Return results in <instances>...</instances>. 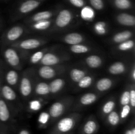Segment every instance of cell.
<instances>
[{
    "label": "cell",
    "mask_w": 135,
    "mask_h": 134,
    "mask_svg": "<svg viewBox=\"0 0 135 134\" xmlns=\"http://www.w3.org/2000/svg\"><path fill=\"white\" fill-rule=\"evenodd\" d=\"M26 54L11 45L5 47L3 51V56L7 64L10 68L17 70H19L22 68L24 56Z\"/></svg>",
    "instance_id": "cell-4"
},
{
    "label": "cell",
    "mask_w": 135,
    "mask_h": 134,
    "mask_svg": "<svg viewBox=\"0 0 135 134\" xmlns=\"http://www.w3.org/2000/svg\"><path fill=\"white\" fill-rule=\"evenodd\" d=\"M13 110L0 96V129L2 134H8L13 122Z\"/></svg>",
    "instance_id": "cell-5"
},
{
    "label": "cell",
    "mask_w": 135,
    "mask_h": 134,
    "mask_svg": "<svg viewBox=\"0 0 135 134\" xmlns=\"http://www.w3.org/2000/svg\"><path fill=\"white\" fill-rule=\"evenodd\" d=\"M26 32V29L21 25H15L7 30L3 35L2 42L3 44L10 45L12 43L17 42L20 38L23 36Z\"/></svg>",
    "instance_id": "cell-9"
},
{
    "label": "cell",
    "mask_w": 135,
    "mask_h": 134,
    "mask_svg": "<svg viewBox=\"0 0 135 134\" xmlns=\"http://www.w3.org/2000/svg\"><path fill=\"white\" fill-rule=\"evenodd\" d=\"M70 134H73V133H70Z\"/></svg>",
    "instance_id": "cell-49"
},
{
    "label": "cell",
    "mask_w": 135,
    "mask_h": 134,
    "mask_svg": "<svg viewBox=\"0 0 135 134\" xmlns=\"http://www.w3.org/2000/svg\"><path fill=\"white\" fill-rule=\"evenodd\" d=\"M120 105L121 106H124V105H129V102H130V90H126L123 91L122 93V94L121 95V97H120V100H119Z\"/></svg>",
    "instance_id": "cell-38"
},
{
    "label": "cell",
    "mask_w": 135,
    "mask_h": 134,
    "mask_svg": "<svg viewBox=\"0 0 135 134\" xmlns=\"http://www.w3.org/2000/svg\"><path fill=\"white\" fill-rule=\"evenodd\" d=\"M130 106L131 107L132 110L134 112V107H135V90L134 87L131 88L130 89Z\"/></svg>",
    "instance_id": "cell-41"
},
{
    "label": "cell",
    "mask_w": 135,
    "mask_h": 134,
    "mask_svg": "<svg viewBox=\"0 0 135 134\" xmlns=\"http://www.w3.org/2000/svg\"><path fill=\"white\" fill-rule=\"evenodd\" d=\"M69 56L67 55L49 51L44 55L40 64L42 66H56L69 60Z\"/></svg>",
    "instance_id": "cell-10"
},
{
    "label": "cell",
    "mask_w": 135,
    "mask_h": 134,
    "mask_svg": "<svg viewBox=\"0 0 135 134\" xmlns=\"http://www.w3.org/2000/svg\"><path fill=\"white\" fill-rule=\"evenodd\" d=\"M131 106L129 105L123 106L121 113L119 114L121 120H125V119H127V118L129 116V114L131 112Z\"/></svg>",
    "instance_id": "cell-39"
},
{
    "label": "cell",
    "mask_w": 135,
    "mask_h": 134,
    "mask_svg": "<svg viewBox=\"0 0 135 134\" xmlns=\"http://www.w3.org/2000/svg\"><path fill=\"white\" fill-rule=\"evenodd\" d=\"M99 99L98 94L93 92H88L80 96L79 99V106L80 107H86L93 105Z\"/></svg>",
    "instance_id": "cell-16"
},
{
    "label": "cell",
    "mask_w": 135,
    "mask_h": 134,
    "mask_svg": "<svg viewBox=\"0 0 135 134\" xmlns=\"http://www.w3.org/2000/svg\"><path fill=\"white\" fill-rule=\"evenodd\" d=\"M116 106V102L115 100L113 99H109L107 101L104 105L102 106L101 109V113L102 115L106 117L107 115L112 112V111L115 110V108Z\"/></svg>",
    "instance_id": "cell-33"
},
{
    "label": "cell",
    "mask_w": 135,
    "mask_h": 134,
    "mask_svg": "<svg viewBox=\"0 0 135 134\" xmlns=\"http://www.w3.org/2000/svg\"><path fill=\"white\" fill-rule=\"evenodd\" d=\"M0 134H2V132H1V129H0Z\"/></svg>",
    "instance_id": "cell-47"
},
{
    "label": "cell",
    "mask_w": 135,
    "mask_h": 134,
    "mask_svg": "<svg viewBox=\"0 0 135 134\" xmlns=\"http://www.w3.org/2000/svg\"><path fill=\"white\" fill-rule=\"evenodd\" d=\"M18 134H31L30 131L26 128H22L20 130V131L18 132Z\"/></svg>",
    "instance_id": "cell-44"
},
{
    "label": "cell",
    "mask_w": 135,
    "mask_h": 134,
    "mask_svg": "<svg viewBox=\"0 0 135 134\" xmlns=\"http://www.w3.org/2000/svg\"><path fill=\"white\" fill-rule=\"evenodd\" d=\"M51 48H43L42 49H40L38 51H36L34 53L32 54L29 57V63L32 64H36L40 63L42 59L43 58L44 55L50 51Z\"/></svg>",
    "instance_id": "cell-27"
},
{
    "label": "cell",
    "mask_w": 135,
    "mask_h": 134,
    "mask_svg": "<svg viewBox=\"0 0 135 134\" xmlns=\"http://www.w3.org/2000/svg\"><path fill=\"white\" fill-rule=\"evenodd\" d=\"M4 68L3 63L1 60H0V89H1V85L4 82Z\"/></svg>",
    "instance_id": "cell-43"
},
{
    "label": "cell",
    "mask_w": 135,
    "mask_h": 134,
    "mask_svg": "<svg viewBox=\"0 0 135 134\" xmlns=\"http://www.w3.org/2000/svg\"><path fill=\"white\" fill-rule=\"evenodd\" d=\"M100 129V124L94 116H90L83 123L79 134H96Z\"/></svg>",
    "instance_id": "cell-12"
},
{
    "label": "cell",
    "mask_w": 135,
    "mask_h": 134,
    "mask_svg": "<svg viewBox=\"0 0 135 134\" xmlns=\"http://www.w3.org/2000/svg\"><path fill=\"white\" fill-rule=\"evenodd\" d=\"M74 16L69 9H62L58 13L55 20L52 24L53 30H63L69 26L73 20Z\"/></svg>",
    "instance_id": "cell-8"
},
{
    "label": "cell",
    "mask_w": 135,
    "mask_h": 134,
    "mask_svg": "<svg viewBox=\"0 0 135 134\" xmlns=\"http://www.w3.org/2000/svg\"><path fill=\"white\" fill-rule=\"evenodd\" d=\"M127 65L121 61H116L112 63L108 68V71L110 74L121 75L127 72Z\"/></svg>",
    "instance_id": "cell-21"
},
{
    "label": "cell",
    "mask_w": 135,
    "mask_h": 134,
    "mask_svg": "<svg viewBox=\"0 0 135 134\" xmlns=\"http://www.w3.org/2000/svg\"><path fill=\"white\" fill-rule=\"evenodd\" d=\"M87 74V71L80 68H72L69 72V77L72 81L77 84L84 76Z\"/></svg>",
    "instance_id": "cell-28"
},
{
    "label": "cell",
    "mask_w": 135,
    "mask_h": 134,
    "mask_svg": "<svg viewBox=\"0 0 135 134\" xmlns=\"http://www.w3.org/2000/svg\"><path fill=\"white\" fill-rule=\"evenodd\" d=\"M47 42V39L44 38H28L23 40L18 41L12 43L10 45L17 49L23 53H28L30 51H33L42 47Z\"/></svg>",
    "instance_id": "cell-6"
},
{
    "label": "cell",
    "mask_w": 135,
    "mask_h": 134,
    "mask_svg": "<svg viewBox=\"0 0 135 134\" xmlns=\"http://www.w3.org/2000/svg\"><path fill=\"white\" fill-rule=\"evenodd\" d=\"M35 1H42V0H35Z\"/></svg>",
    "instance_id": "cell-48"
},
{
    "label": "cell",
    "mask_w": 135,
    "mask_h": 134,
    "mask_svg": "<svg viewBox=\"0 0 135 134\" xmlns=\"http://www.w3.org/2000/svg\"><path fill=\"white\" fill-rule=\"evenodd\" d=\"M124 134H133L131 132V128L127 129V130L125 131Z\"/></svg>",
    "instance_id": "cell-46"
},
{
    "label": "cell",
    "mask_w": 135,
    "mask_h": 134,
    "mask_svg": "<svg viewBox=\"0 0 135 134\" xmlns=\"http://www.w3.org/2000/svg\"><path fill=\"white\" fill-rule=\"evenodd\" d=\"M40 5V3L38 1L35 0H27L26 1H24L18 8V12L20 14H26L30 12L35 10L36 8L39 7Z\"/></svg>",
    "instance_id": "cell-20"
},
{
    "label": "cell",
    "mask_w": 135,
    "mask_h": 134,
    "mask_svg": "<svg viewBox=\"0 0 135 134\" xmlns=\"http://www.w3.org/2000/svg\"><path fill=\"white\" fill-rule=\"evenodd\" d=\"M33 93L34 95L40 97H45L50 95V86L48 83L46 81H36L34 84Z\"/></svg>",
    "instance_id": "cell-15"
},
{
    "label": "cell",
    "mask_w": 135,
    "mask_h": 134,
    "mask_svg": "<svg viewBox=\"0 0 135 134\" xmlns=\"http://www.w3.org/2000/svg\"><path fill=\"white\" fill-rule=\"evenodd\" d=\"M114 81L109 78H102L96 83V89L100 93H104L112 89Z\"/></svg>",
    "instance_id": "cell-19"
},
{
    "label": "cell",
    "mask_w": 135,
    "mask_h": 134,
    "mask_svg": "<svg viewBox=\"0 0 135 134\" xmlns=\"http://www.w3.org/2000/svg\"><path fill=\"white\" fill-rule=\"evenodd\" d=\"M114 5L117 9L121 10H127L132 7L131 1L130 0H115Z\"/></svg>",
    "instance_id": "cell-37"
},
{
    "label": "cell",
    "mask_w": 135,
    "mask_h": 134,
    "mask_svg": "<svg viewBox=\"0 0 135 134\" xmlns=\"http://www.w3.org/2000/svg\"><path fill=\"white\" fill-rule=\"evenodd\" d=\"M69 2L71 3V5L77 8L83 7L85 4L84 0H69Z\"/></svg>",
    "instance_id": "cell-42"
},
{
    "label": "cell",
    "mask_w": 135,
    "mask_h": 134,
    "mask_svg": "<svg viewBox=\"0 0 135 134\" xmlns=\"http://www.w3.org/2000/svg\"><path fill=\"white\" fill-rule=\"evenodd\" d=\"M84 63L89 68L96 69L100 68L102 66L104 62L102 58L100 56L97 55H92L86 58Z\"/></svg>",
    "instance_id": "cell-23"
},
{
    "label": "cell",
    "mask_w": 135,
    "mask_h": 134,
    "mask_svg": "<svg viewBox=\"0 0 135 134\" xmlns=\"http://www.w3.org/2000/svg\"><path fill=\"white\" fill-rule=\"evenodd\" d=\"M131 78L133 81L135 80V68L134 66H133V70H132V72H131Z\"/></svg>",
    "instance_id": "cell-45"
},
{
    "label": "cell",
    "mask_w": 135,
    "mask_h": 134,
    "mask_svg": "<svg viewBox=\"0 0 135 134\" xmlns=\"http://www.w3.org/2000/svg\"><path fill=\"white\" fill-rule=\"evenodd\" d=\"M44 105V102L42 99H34L30 100L28 102V109L32 112H35L42 109Z\"/></svg>",
    "instance_id": "cell-32"
},
{
    "label": "cell",
    "mask_w": 135,
    "mask_h": 134,
    "mask_svg": "<svg viewBox=\"0 0 135 134\" xmlns=\"http://www.w3.org/2000/svg\"><path fill=\"white\" fill-rule=\"evenodd\" d=\"M90 3L92 7L96 10L101 11L104 8V3L103 0H90Z\"/></svg>",
    "instance_id": "cell-40"
},
{
    "label": "cell",
    "mask_w": 135,
    "mask_h": 134,
    "mask_svg": "<svg viewBox=\"0 0 135 134\" xmlns=\"http://www.w3.org/2000/svg\"><path fill=\"white\" fill-rule=\"evenodd\" d=\"M69 50L71 53L75 54H85L89 53L92 50L90 47L86 45L79 43V44L71 45Z\"/></svg>",
    "instance_id": "cell-30"
},
{
    "label": "cell",
    "mask_w": 135,
    "mask_h": 134,
    "mask_svg": "<svg viewBox=\"0 0 135 134\" xmlns=\"http://www.w3.org/2000/svg\"><path fill=\"white\" fill-rule=\"evenodd\" d=\"M66 85V81L62 78H54L49 83L50 95H57L61 91Z\"/></svg>",
    "instance_id": "cell-17"
},
{
    "label": "cell",
    "mask_w": 135,
    "mask_h": 134,
    "mask_svg": "<svg viewBox=\"0 0 135 134\" xmlns=\"http://www.w3.org/2000/svg\"><path fill=\"white\" fill-rule=\"evenodd\" d=\"M50 114L47 111H43L40 113L38 118V123L40 127H46L49 123H50Z\"/></svg>",
    "instance_id": "cell-35"
},
{
    "label": "cell",
    "mask_w": 135,
    "mask_h": 134,
    "mask_svg": "<svg viewBox=\"0 0 135 134\" xmlns=\"http://www.w3.org/2000/svg\"><path fill=\"white\" fill-rule=\"evenodd\" d=\"M96 16L94 10L92 7L84 6L80 11V17L82 19L86 22H92Z\"/></svg>",
    "instance_id": "cell-26"
},
{
    "label": "cell",
    "mask_w": 135,
    "mask_h": 134,
    "mask_svg": "<svg viewBox=\"0 0 135 134\" xmlns=\"http://www.w3.org/2000/svg\"><path fill=\"white\" fill-rule=\"evenodd\" d=\"M134 47V42L133 39H130L125 42L117 44V49L121 52H127L133 49Z\"/></svg>",
    "instance_id": "cell-36"
},
{
    "label": "cell",
    "mask_w": 135,
    "mask_h": 134,
    "mask_svg": "<svg viewBox=\"0 0 135 134\" xmlns=\"http://www.w3.org/2000/svg\"><path fill=\"white\" fill-rule=\"evenodd\" d=\"M67 70L63 64L56 66H41L37 71L38 76L43 80H53Z\"/></svg>",
    "instance_id": "cell-7"
},
{
    "label": "cell",
    "mask_w": 135,
    "mask_h": 134,
    "mask_svg": "<svg viewBox=\"0 0 135 134\" xmlns=\"http://www.w3.org/2000/svg\"><path fill=\"white\" fill-rule=\"evenodd\" d=\"M93 30L97 35H105L108 32V24L104 21H98L94 24L93 26Z\"/></svg>",
    "instance_id": "cell-31"
},
{
    "label": "cell",
    "mask_w": 135,
    "mask_h": 134,
    "mask_svg": "<svg viewBox=\"0 0 135 134\" xmlns=\"http://www.w3.org/2000/svg\"><path fill=\"white\" fill-rule=\"evenodd\" d=\"M121 121L119 114L115 110L106 116V122L111 127H117L121 123Z\"/></svg>",
    "instance_id": "cell-29"
},
{
    "label": "cell",
    "mask_w": 135,
    "mask_h": 134,
    "mask_svg": "<svg viewBox=\"0 0 135 134\" xmlns=\"http://www.w3.org/2000/svg\"><path fill=\"white\" fill-rule=\"evenodd\" d=\"M84 40H85V38L84 35L78 32L69 33V34H65L61 39L62 42L69 45L83 43Z\"/></svg>",
    "instance_id": "cell-14"
},
{
    "label": "cell",
    "mask_w": 135,
    "mask_h": 134,
    "mask_svg": "<svg viewBox=\"0 0 135 134\" xmlns=\"http://www.w3.org/2000/svg\"><path fill=\"white\" fill-rule=\"evenodd\" d=\"M35 83V72L33 69L28 68L22 72L20 77L18 90L24 99L26 100L31 97Z\"/></svg>",
    "instance_id": "cell-2"
},
{
    "label": "cell",
    "mask_w": 135,
    "mask_h": 134,
    "mask_svg": "<svg viewBox=\"0 0 135 134\" xmlns=\"http://www.w3.org/2000/svg\"><path fill=\"white\" fill-rule=\"evenodd\" d=\"M0 96L9 104L13 110V105L18 101V97L15 90L3 82L0 89Z\"/></svg>",
    "instance_id": "cell-11"
},
{
    "label": "cell",
    "mask_w": 135,
    "mask_h": 134,
    "mask_svg": "<svg viewBox=\"0 0 135 134\" xmlns=\"http://www.w3.org/2000/svg\"><path fill=\"white\" fill-rule=\"evenodd\" d=\"M74 103V98L71 97H66L53 102L48 109L50 114V123L57 122L59 118L63 117L67 111L71 109Z\"/></svg>",
    "instance_id": "cell-3"
},
{
    "label": "cell",
    "mask_w": 135,
    "mask_h": 134,
    "mask_svg": "<svg viewBox=\"0 0 135 134\" xmlns=\"http://www.w3.org/2000/svg\"><path fill=\"white\" fill-rule=\"evenodd\" d=\"M93 83L94 76L86 74L77 83V86L80 89H86L90 87Z\"/></svg>",
    "instance_id": "cell-34"
},
{
    "label": "cell",
    "mask_w": 135,
    "mask_h": 134,
    "mask_svg": "<svg viewBox=\"0 0 135 134\" xmlns=\"http://www.w3.org/2000/svg\"><path fill=\"white\" fill-rule=\"evenodd\" d=\"M116 21L119 25L127 27H133L135 25V17L133 14L122 13L117 14Z\"/></svg>",
    "instance_id": "cell-18"
},
{
    "label": "cell",
    "mask_w": 135,
    "mask_h": 134,
    "mask_svg": "<svg viewBox=\"0 0 135 134\" xmlns=\"http://www.w3.org/2000/svg\"><path fill=\"white\" fill-rule=\"evenodd\" d=\"M53 21L51 19L46 20H41L38 22H34V23L30 24V27L35 31H46L47 30H50L52 26Z\"/></svg>",
    "instance_id": "cell-25"
},
{
    "label": "cell",
    "mask_w": 135,
    "mask_h": 134,
    "mask_svg": "<svg viewBox=\"0 0 135 134\" xmlns=\"http://www.w3.org/2000/svg\"><path fill=\"white\" fill-rule=\"evenodd\" d=\"M18 70L11 68L7 71L4 70V82L15 90L18 88L20 80Z\"/></svg>",
    "instance_id": "cell-13"
},
{
    "label": "cell",
    "mask_w": 135,
    "mask_h": 134,
    "mask_svg": "<svg viewBox=\"0 0 135 134\" xmlns=\"http://www.w3.org/2000/svg\"><path fill=\"white\" fill-rule=\"evenodd\" d=\"M54 16V13L51 11H43L38 12L35 13L34 15L32 16L28 20V23L30 24L34 22H38L41 20H50Z\"/></svg>",
    "instance_id": "cell-22"
},
{
    "label": "cell",
    "mask_w": 135,
    "mask_h": 134,
    "mask_svg": "<svg viewBox=\"0 0 135 134\" xmlns=\"http://www.w3.org/2000/svg\"><path fill=\"white\" fill-rule=\"evenodd\" d=\"M81 118L82 115L78 112H73L61 117L57 121L50 134L72 133Z\"/></svg>",
    "instance_id": "cell-1"
},
{
    "label": "cell",
    "mask_w": 135,
    "mask_h": 134,
    "mask_svg": "<svg viewBox=\"0 0 135 134\" xmlns=\"http://www.w3.org/2000/svg\"><path fill=\"white\" fill-rule=\"evenodd\" d=\"M133 35V33L130 30H124L114 34L112 38V41L113 43L119 44L122 42H125L128 39H131Z\"/></svg>",
    "instance_id": "cell-24"
}]
</instances>
